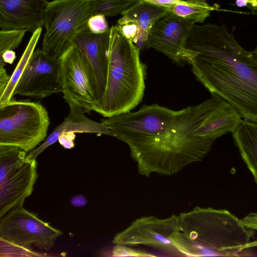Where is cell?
<instances>
[{
  "mask_svg": "<svg viewBox=\"0 0 257 257\" xmlns=\"http://www.w3.org/2000/svg\"><path fill=\"white\" fill-rule=\"evenodd\" d=\"M185 48L197 54L190 64L212 95L233 106L244 119L257 122V60L224 25L194 24Z\"/></svg>",
  "mask_w": 257,
  "mask_h": 257,
  "instance_id": "6da1fadb",
  "label": "cell"
},
{
  "mask_svg": "<svg viewBox=\"0 0 257 257\" xmlns=\"http://www.w3.org/2000/svg\"><path fill=\"white\" fill-rule=\"evenodd\" d=\"M224 101L217 96L182 109L176 122L167 132L131 151L139 172L171 175L189 164L201 160L214 141L194 136L192 132Z\"/></svg>",
  "mask_w": 257,
  "mask_h": 257,
  "instance_id": "7a4b0ae2",
  "label": "cell"
},
{
  "mask_svg": "<svg viewBox=\"0 0 257 257\" xmlns=\"http://www.w3.org/2000/svg\"><path fill=\"white\" fill-rule=\"evenodd\" d=\"M179 216L171 239L182 256H240L255 233L225 209L198 207Z\"/></svg>",
  "mask_w": 257,
  "mask_h": 257,
  "instance_id": "3957f363",
  "label": "cell"
},
{
  "mask_svg": "<svg viewBox=\"0 0 257 257\" xmlns=\"http://www.w3.org/2000/svg\"><path fill=\"white\" fill-rule=\"evenodd\" d=\"M140 50L116 25L110 28L106 88L93 111L108 117L128 112L140 103L145 89L147 67L140 60Z\"/></svg>",
  "mask_w": 257,
  "mask_h": 257,
  "instance_id": "277c9868",
  "label": "cell"
},
{
  "mask_svg": "<svg viewBox=\"0 0 257 257\" xmlns=\"http://www.w3.org/2000/svg\"><path fill=\"white\" fill-rule=\"evenodd\" d=\"M96 14L94 0H53L45 10L46 29L42 50L49 57L59 59L76 37L88 29L89 18Z\"/></svg>",
  "mask_w": 257,
  "mask_h": 257,
  "instance_id": "5b68a950",
  "label": "cell"
},
{
  "mask_svg": "<svg viewBox=\"0 0 257 257\" xmlns=\"http://www.w3.org/2000/svg\"><path fill=\"white\" fill-rule=\"evenodd\" d=\"M49 124L42 104L12 99L0 106V145L29 152L46 139Z\"/></svg>",
  "mask_w": 257,
  "mask_h": 257,
  "instance_id": "8992f818",
  "label": "cell"
},
{
  "mask_svg": "<svg viewBox=\"0 0 257 257\" xmlns=\"http://www.w3.org/2000/svg\"><path fill=\"white\" fill-rule=\"evenodd\" d=\"M181 111L157 104L144 105L137 111L108 117L101 119V122L132 150L167 132L175 123Z\"/></svg>",
  "mask_w": 257,
  "mask_h": 257,
  "instance_id": "52a82bcc",
  "label": "cell"
},
{
  "mask_svg": "<svg viewBox=\"0 0 257 257\" xmlns=\"http://www.w3.org/2000/svg\"><path fill=\"white\" fill-rule=\"evenodd\" d=\"M63 97L80 106L85 113L93 110L97 102L94 71L86 57L72 46L59 58Z\"/></svg>",
  "mask_w": 257,
  "mask_h": 257,
  "instance_id": "ba28073f",
  "label": "cell"
},
{
  "mask_svg": "<svg viewBox=\"0 0 257 257\" xmlns=\"http://www.w3.org/2000/svg\"><path fill=\"white\" fill-rule=\"evenodd\" d=\"M62 232L26 209H12L1 218L0 240L28 248L33 244L45 250L50 249Z\"/></svg>",
  "mask_w": 257,
  "mask_h": 257,
  "instance_id": "9c48e42d",
  "label": "cell"
},
{
  "mask_svg": "<svg viewBox=\"0 0 257 257\" xmlns=\"http://www.w3.org/2000/svg\"><path fill=\"white\" fill-rule=\"evenodd\" d=\"M180 230V216L168 218L143 217L134 221L125 229L117 233L112 243L128 246L143 245L169 254L182 256L171 239L172 235Z\"/></svg>",
  "mask_w": 257,
  "mask_h": 257,
  "instance_id": "30bf717a",
  "label": "cell"
},
{
  "mask_svg": "<svg viewBox=\"0 0 257 257\" xmlns=\"http://www.w3.org/2000/svg\"><path fill=\"white\" fill-rule=\"evenodd\" d=\"M63 91L59 59L49 57L38 49L32 54L13 92L42 99Z\"/></svg>",
  "mask_w": 257,
  "mask_h": 257,
  "instance_id": "8fae6325",
  "label": "cell"
},
{
  "mask_svg": "<svg viewBox=\"0 0 257 257\" xmlns=\"http://www.w3.org/2000/svg\"><path fill=\"white\" fill-rule=\"evenodd\" d=\"M194 24L169 12L152 28L146 47L163 53L178 65L190 63L197 53L187 49L185 45Z\"/></svg>",
  "mask_w": 257,
  "mask_h": 257,
  "instance_id": "7c38bea8",
  "label": "cell"
},
{
  "mask_svg": "<svg viewBox=\"0 0 257 257\" xmlns=\"http://www.w3.org/2000/svg\"><path fill=\"white\" fill-rule=\"evenodd\" d=\"M36 160L26 159L0 180V217L15 208L23 207L32 193L38 177Z\"/></svg>",
  "mask_w": 257,
  "mask_h": 257,
  "instance_id": "4fadbf2b",
  "label": "cell"
},
{
  "mask_svg": "<svg viewBox=\"0 0 257 257\" xmlns=\"http://www.w3.org/2000/svg\"><path fill=\"white\" fill-rule=\"evenodd\" d=\"M47 0H0L1 30L34 32L44 25Z\"/></svg>",
  "mask_w": 257,
  "mask_h": 257,
  "instance_id": "5bb4252c",
  "label": "cell"
},
{
  "mask_svg": "<svg viewBox=\"0 0 257 257\" xmlns=\"http://www.w3.org/2000/svg\"><path fill=\"white\" fill-rule=\"evenodd\" d=\"M109 45L110 28L100 34L92 33L88 30L83 31L76 37L72 44V46L86 57L93 69L96 82L97 101L102 97L106 88Z\"/></svg>",
  "mask_w": 257,
  "mask_h": 257,
  "instance_id": "9a60e30c",
  "label": "cell"
},
{
  "mask_svg": "<svg viewBox=\"0 0 257 257\" xmlns=\"http://www.w3.org/2000/svg\"><path fill=\"white\" fill-rule=\"evenodd\" d=\"M68 104L70 110L68 116L39 147L26 156V160H36L40 153L58 141L60 137H69L74 140L75 133H91L114 137L106 125L88 118L80 106L73 102Z\"/></svg>",
  "mask_w": 257,
  "mask_h": 257,
  "instance_id": "2e32d148",
  "label": "cell"
},
{
  "mask_svg": "<svg viewBox=\"0 0 257 257\" xmlns=\"http://www.w3.org/2000/svg\"><path fill=\"white\" fill-rule=\"evenodd\" d=\"M168 13L164 8L140 0L135 5L123 12L121 18L137 23L139 30L133 43L141 50L146 47L152 28L158 21Z\"/></svg>",
  "mask_w": 257,
  "mask_h": 257,
  "instance_id": "e0dca14e",
  "label": "cell"
},
{
  "mask_svg": "<svg viewBox=\"0 0 257 257\" xmlns=\"http://www.w3.org/2000/svg\"><path fill=\"white\" fill-rule=\"evenodd\" d=\"M232 134L241 158L257 185V122L241 119Z\"/></svg>",
  "mask_w": 257,
  "mask_h": 257,
  "instance_id": "ac0fdd59",
  "label": "cell"
},
{
  "mask_svg": "<svg viewBox=\"0 0 257 257\" xmlns=\"http://www.w3.org/2000/svg\"><path fill=\"white\" fill-rule=\"evenodd\" d=\"M165 9L185 20L202 23L216 8L206 0H184L183 3Z\"/></svg>",
  "mask_w": 257,
  "mask_h": 257,
  "instance_id": "d6986e66",
  "label": "cell"
},
{
  "mask_svg": "<svg viewBox=\"0 0 257 257\" xmlns=\"http://www.w3.org/2000/svg\"><path fill=\"white\" fill-rule=\"evenodd\" d=\"M42 29L40 28L32 33L28 44L12 73L9 83L3 94L0 96V106L10 101L13 97L14 89L22 75L40 37Z\"/></svg>",
  "mask_w": 257,
  "mask_h": 257,
  "instance_id": "ffe728a7",
  "label": "cell"
},
{
  "mask_svg": "<svg viewBox=\"0 0 257 257\" xmlns=\"http://www.w3.org/2000/svg\"><path fill=\"white\" fill-rule=\"evenodd\" d=\"M26 152L18 147L0 145V180L26 159Z\"/></svg>",
  "mask_w": 257,
  "mask_h": 257,
  "instance_id": "44dd1931",
  "label": "cell"
},
{
  "mask_svg": "<svg viewBox=\"0 0 257 257\" xmlns=\"http://www.w3.org/2000/svg\"><path fill=\"white\" fill-rule=\"evenodd\" d=\"M140 0H94L96 14L114 17L122 14Z\"/></svg>",
  "mask_w": 257,
  "mask_h": 257,
  "instance_id": "7402d4cb",
  "label": "cell"
},
{
  "mask_svg": "<svg viewBox=\"0 0 257 257\" xmlns=\"http://www.w3.org/2000/svg\"><path fill=\"white\" fill-rule=\"evenodd\" d=\"M26 32L24 30H1L0 56L6 51L17 48Z\"/></svg>",
  "mask_w": 257,
  "mask_h": 257,
  "instance_id": "603a6c76",
  "label": "cell"
},
{
  "mask_svg": "<svg viewBox=\"0 0 257 257\" xmlns=\"http://www.w3.org/2000/svg\"><path fill=\"white\" fill-rule=\"evenodd\" d=\"M88 30L95 34H103L109 29L105 16L95 14L91 17L87 23Z\"/></svg>",
  "mask_w": 257,
  "mask_h": 257,
  "instance_id": "cb8c5ba5",
  "label": "cell"
},
{
  "mask_svg": "<svg viewBox=\"0 0 257 257\" xmlns=\"http://www.w3.org/2000/svg\"><path fill=\"white\" fill-rule=\"evenodd\" d=\"M116 26L124 37L133 42L134 41L139 30L136 22L120 18Z\"/></svg>",
  "mask_w": 257,
  "mask_h": 257,
  "instance_id": "d4e9b609",
  "label": "cell"
},
{
  "mask_svg": "<svg viewBox=\"0 0 257 257\" xmlns=\"http://www.w3.org/2000/svg\"><path fill=\"white\" fill-rule=\"evenodd\" d=\"M112 256H154L146 250L132 248L127 245L116 244L112 250Z\"/></svg>",
  "mask_w": 257,
  "mask_h": 257,
  "instance_id": "484cf974",
  "label": "cell"
},
{
  "mask_svg": "<svg viewBox=\"0 0 257 257\" xmlns=\"http://www.w3.org/2000/svg\"><path fill=\"white\" fill-rule=\"evenodd\" d=\"M242 224L250 228L257 230V212H251L240 219ZM257 247V240L251 241L243 247V250Z\"/></svg>",
  "mask_w": 257,
  "mask_h": 257,
  "instance_id": "4316f807",
  "label": "cell"
},
{
  "mask_svg": "<svg viewBox=\"0 0 257 257\" xmlns=\"http://www.w3.org/2000/svg\"><path fill=\"white\" fill-rule=\"evenodd\" d=\"M5 65V63L0 59V96L3 94L7 87L11 76L7 74Z\"/></svg>",
  "mask_w": 257,
  "mask_h": 257,
  "instance_id": "83f0119b",
  "label": "cell"
},
{
  "mask_svg": "<svg viewBox=\"0 0 257 257\" xmlns=\"http://www.w3.org/2000/svg\"><path fill=\"white\" fill-rule=\"evenodd\" d=\"M152 5L164 8H168L172 7L175 4L182 3L184 0H142Z\"/></svg>",
  "mask_w": 257,
  "mask_h": 257,
  "instance_id": "f1b7e54d",
  "label": "cell"
},
{
  "mask_svg": "<svg viewBox=\"0 0 257 257\" xmlns=\"http://www.w3.org/2000/svg\"><path fill=\"white\" fill-rule=\"evenodd\" d=\"M71 205L76 207H82L86 205L87 200L82 195H78L73 197L70 201Z\"/></svg>",
  "mask_w": 257,
  "mask_h": 257,
  "instance_id": "f546056e",
  "label": "cell"
},
{
  "mask_svg": "<svg viewBox=\"0 0 257 257\" xmlns=\"http://www.w3.org/2000/svg\"><path fill=\"white\" fill-rule=\"evenodd\" d=\"M16 58V53L13 50L5 51L0 59H2L5 63L12 64Z\"/></svg>",
  "mask_w": 257,
  "mask_h": 257,
  "instance_id": "4dcf8cb0",
  "label": "cell"
},
{
  "mask_svg": "<svg viewBox=\"0 0 257 257\" xmlns=\"http://www.w3.org/2000/svg\"><path fill=\"white\" fill-rule=\"evenodd\" d=\"M252 0H236L235 3L238 7H248L251 3Z\"/></svg>",
  "mask_w": 257,
  "mask_h": 257,
  "instance_id": "1f68e13d",
  "label": "cell"
},
{
  "mask_svg": "<svg viewBox=\"0 0 257 257\" xmlns=\"http://www.w3.org/2000/svg\"><path fill=\"white\" fill-rule=\"evenodd\" d=\"M247 7L252 10L257 11V0H252L251 4Z\"/></svg>",
  "mask_w": 257,
  "mask_h": 257,
  "instance_id": "d6a6232c",
  "label": "cell"
},
{
  "mask_svg": "<svg viewBox=\"0 0 257 257\" xmlns=\"http://www.w3.org/2000/svg\"><path fill=\"white\" fill-rule=\"evenodd\" d=\"M251 52L254 57L257 60V46L255 47V49Z\"/></svg>",
  "mask_w": 257,
  "mask_h": 257,
  "instance_id": "836d02e7",
  "label": "cell"
}]
</instances>
